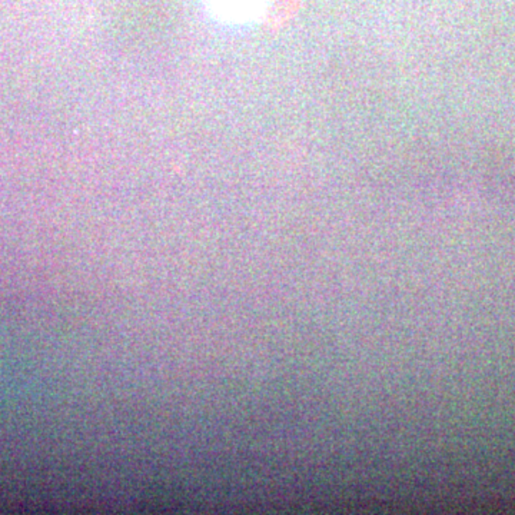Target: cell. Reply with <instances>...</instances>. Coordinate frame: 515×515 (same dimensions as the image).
Instances as JSON below:
<instances>
[{
    "mask_svg": "<svg viewBox=\"0 0 515 515\" xmlns=\"http://www.w3.org/2000/svg\"><path fill=\"white\" fill-rule=\"evenodd\" d=\"M209 11L226 23H249L262 18L270 0H206Z\"/></svg>",
    "mask_w": 515,
    "mask_h": 515,
    "instance_id": "1",
    "label": "cell"
}]
</instances>
